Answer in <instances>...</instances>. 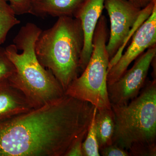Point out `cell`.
<instances>
[{
  "label": "cell",
  "instance_id": "cell-5",
  "mask_svg": "<svg viewBox=\"0 0 156 156\" xmlns=\"http://www.w3.org/2000/svg\"><path fill=\"white\" fill-rule=\"evenodd\" d=\"M107 20L101 15L93 38V49L88 64L82 74L72 82L65 95L92 104L97 110L111 109L107 89L110 59L106 49Z\"/></svg>",
  "mask_w": 156,
  "mask_h": 156
},
{
  "label": "cell",
  "instance_id": "cell-18",
  "mask_svg": "<svg viewBox=\"0 0 156 156\" xmlns=\"http://www.w3.org/2000/svg\"><path fill=\"white\" fill-rule=\"evenodd\" d=\"M100 156H130L128 151L112 144L99 150Z\"/></svg>",
  "mask_w": 156,
  "mask_h": 156
},
{
  "label": "cell",
  "instance_id": "cell-13",
  "mask_svg": "<svg viewBox=\"0 0 156 156\" xmlns=\"http://www.w3.org/2000/svg\"><path fill=\"white\" fill-rule=\"evenodd\" d=\"M20 23L8 0H0V45L5 43L9 31Z\"/></svg>",
  "mask_w": 156,
  "mask_h": 156
},
{
  "label": "cell",
  "instance_id": "cell-11",
  "mask_svg": "<svg viewBox=\"0 0 156 156\" xmlns=\"http://www.w3.org/2000/svg\"><path fill=\"white\" fill-rule=\"evenodd\" d=\"M84 0H32L30 13L37 16L73 17Z\"/></svg>",
  "mask_w": 156,
  "mask_h": 156
},
{
  "label": "cell",
  "instance_id": "cell-12",
  "mask_svg": "<svg viewBox=\"0 0 156 156\" xmlns=\"http://www.w3.org/2000/svg\"><path fill=\"white\" fill-rule=\"evenodd\" d=\"M115 126L114 116L112 108L97 110L95 126L99 150L112 144Z\"/></svg>",
  "mask_w": 156,
  "mask_h": 156
},
{
  "label": "cell",
  "instance_id": "cell-19",
  "mask_svg": "<svg viewBox=\"0 0 156 156\" xmlns=\"http://www.w3.org/2000/svg\"><path fill=\"white\" fill-rule=\"evenodd\" d=\"M137 9L143 10L145 9L154 0H125Z\"/></svg>",
  "mask_w": 156,
  "mask_h": 156
},
{
  "label": "cell",
  "instance_id": "cell-17",
  "mask_svg": "<svg viewBox=\"0 0 156 156\" xmlns=\"http://www.w3.org/2000/svg\"><path fill=\"white\" fill-rule=\"evenodd\" d=\"M87 131L88 130L84 131L75 140L64 156H83L82 145Z\"/></svg>",
  "mask_w": 156,
  "mask_h": 156
},
{
  "label": "cell",
  "instance_id": "cell-3",
  "mask_svg": "<svg viewBox=\"0 0 156 156\" xmlns=\"http://www.w3.org/2000/svg\"><path fill=\"white\" fill-rule=\"evenodd\" d=\"M83 46L80 21L73 17H58L54 25L42 30L35 45L40 63L50 70L65 91L79 76Z\"/></svg>",
  "mask_w": 156,
  "mask_h": 156
},
{
  "label": "cell",
  "instance_id": "cell-6",
  "mask_svg": "<svg viewBox=\"0 0 156 156\" xmlns=\"http://www.w3.org/2000/svg\"><path fill=\"white\" fill-rule=\"evenodd\" d=\"M104 8L110 21V32L106 49L109 56V70L122 54V49L131 31L143 13L125 0H105Z\"/></svg>",
  "mask_w": 156,
  "mask_h": 156
},
{
  "label": "cell",
  "instance_id": "cell-1",
  "mask_svg": "<svg viewBox=\"0 0 156 156\" xmlns=\"http://www.w3.org/2000/svg\"><path fill=\"white\" fill-rule=\"evenodd\" d=\"M92 104L64 95L39 108L0 122V156H64L87 131Z\"/></svg>",
  "mask_w": 156,
  "mask_h": 156
},
{
  "label": "cell",
  "instance_id": "cell-7",
  "mask_svg": "<svg viewBox=\"0 0 156 156\" xmlns=\"http://www.w3.org/2000/svg\"><path fill=\"white\" fill-rule=\"evenodd\" d=\"M156 55L155 45L136 58L133 66L127 69L118 80L107 86L111 105H125L138 96L146 83L149 70Z\"/></svg>",
  "mask_w": 156,
  "mask_h": 156
},
{
  "label": "cell",
  "instance_id": "cell-14",
  "mask_svg": "<svg viewBox=\"0 0 156 156\" xmlns=\"http://www.w3.org/2000/svg\"><path fill=\"white\" fill-rule=\"evenodd\" d=\"M97 110L95 107L91 124L83 141L82 148L83 156H100L95 126V117Z\"/></svg>",
  "mask_w": 156,
  "mask_h": 156
},
{
  "label": "cell",
  "instance_id": "cell-2",
  "mask_svg": "<svg viewBox=\"0 0 156 156\" xmlns=\"http://www.w3.org/2000/svg\"><path fill=\"white\" fill-rule=\"evenodd\" d=\"M41 31L34 23H28L20 28L14 39V44L5 48L15 67L9 82L23 94L34 109L65 95L57 79L40 63L36 54L35 45Z\"/></svg>",
  "mask_w": 156,
  "mask_h": 156
},
{
  "label": "cell",
  "instance_id": "cell-8",
  "mask_svg": "<svg viewBox=\"0 0 156 156\" xmlns=\"http://www.w3.org/2000/svg\"><path fill=\"white\" fill-rule=\"evenodd\" d=\"M156 45V5L151 15L139 26L133 35L131 44L116 63L108 71L107 86L118 80L145 50Z\"/></svg>",
  "mask_w": 156,
  "mask_h": 156
},
{
  "label": "cell",
  "instance_id": "cell-15",
  "mask_svg": "<svg viewBox=\"0 0 156 156\" xmlns=\"http://www.w3.org/2000/svg\"><path fill=\"white\" fill-rule=\"evenodd\" d=\"M15 71V67L8 57L5 49L0 45V82L9 80Z\"/></svg>",
  "mask_w": 156,
  "mask_h": 156
},
{
  "label": "cell",
  "instance_id": "cell-16",
  "mask_svg": "<svg viewBox=\"0 0 156 156\" xmlns=\"http://www.w3.org/2000/svg\"><path fill=\"white\" fill-rule=\"evenodd\" d=\"M16 15L30 14L32 0H8Z\"/></svg>",
  "mask_w": 156,
  "mask_h": 156
},
{
  "label": "cell",
  "instance_id": "cell-4",
  "mask_svg": "<svg viewBox=\"0 0 156 156\" xmlns=\"http://www.w3.org/2000/svg\"><path fill=\"white\" fill-rule=\"evenodd\" d=\"M127 105H111L115 120L112 144L136 156L156 147V81L146 83Z\"/></svg>",
  "mask_w": 156,
  "mask_h": 156
},
{
  "label": "cell",
  "instance_id": "cell-9",
  "mask_svg": "<svg viewBox=\"0 0 156 156\" xmlns=\"http://www.w3.org/2000/svg\"><path fill=\"white\" fill-rule=\"evenodd\" d=\"M105 0H84L74 17L80 21L83 35V46L80 61L83 72L89 61L93 49V38L96 26L104 9Z\"/></svg>",
  "mask_w": 156,
  "mask_h": 156
},
{
  "label": "cell",
  "instance_id": "cell-10",
  "mask_svg": "<svg viewBox=\"0 0 156 156\" xmlns=\"http://www.w3.org/2000/svg\"><path fill=\"white\" fill-rule=\"evenodd\" d=\"M34 109L9 80L0 82V122Z\"/></svg>",
  "mask_w": 156,
  "mask_h": 156
}]
</instances>
